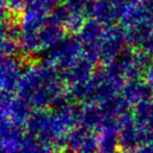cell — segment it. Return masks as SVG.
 <instances>
[{"label": "cell", "mask_w": 153, "mask_h": 153, "mask_svg": "<svg viewBox=\"0 0 153 153\" xmlns=\"http://www.w3.org/2000/svg\"><path fill=\"white\" fill-rule=\"evenodd\" d=\"M56 0H28V7L50 12Z\"/></svg>", "instance_id": "52a82bcc"}, {"label": "cell", "mask_w": 153, "mask_h": 153, "mask_svg": "<svg viewBox=\"0 0 153 153\" xmlns=\"http://www.w3.org/2000/svg\"><path fill=\"white\" fill-rule=\"evenodd\" d=\"M68 107L57 105L55 109L36 111L31 114L26 128L30 137L44 146L51 148L65 141L70 120Z\"/></svg>", "instance_id": "3957f363"}, {"label": "cell", "mask_w": 153, "mask_h": 153, "mask_svg": "<svg viewBox=\"0 0 153 153\" xmlns=\"http://www.w3.org/2000/svg\"><path fill=\"white\" fill-rule=\"evenodd\" d=\"M8 12L14 14H22L28 7V0H4Z\"/></svg>", "instance_id": "8992f818"}, {"label": "cell", "mask_w": 153, "mask_h": 153, "mask_svg": "<svg viewBox=\"0 0 153 153\" xmlns=\"http://www.w3.org/2000/svg\"><path fill=\"white\" fill-rule=\"evenodd\" d=\"M16 95L34 111L56 106L62 97L59 74L45 61L25 65Z\"/></svg>", "instance_id": "7a4b0ae2"}, {"label": "cell", "mask_w": 153, "mask_h": 153, "mask_svg": "<svg viewBox=\"0 0 153 153\" xmlns=\"http://www.w3.org/2000/svg\"><path fill=\"white\" fill-rule=\"evenodd\" d=\"M20 51L17 25L8 20L0 21V56L17 55Z\"/></svg>", "instance_id": "5b68a950"}, {"label": "cell", "mask_w": 153, "mask_h": 153, "mask_svg": "<svg viewBox=\"0 0 153 153\" xmlns=\"http://www.w3.org/2000/svg\"><path fill=\"white\" fill-rule=\"evenodd\" d=\"M20 51L26 56H46L57 47L62 36L59 18L50 12L26 8L17 24Z\"/></svg>", "instance_id": "6da1fadb"}, {"label": "cell", "mask_w": 153, "mask_h": 153, "mask_svg": "<svg viewBox=\"0 0 153 153\" xmlns=\"http://www.w3.org/2000/svg\"><path fill=\"white\" fill-rule=\"evenodd\" d=\"M25 65L17 55L0 56V97L16 95Z\"/></svg>", "instance_id": "277c9868"}]
</instances>
